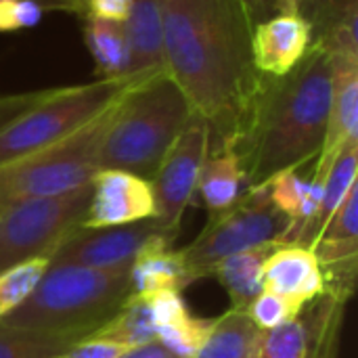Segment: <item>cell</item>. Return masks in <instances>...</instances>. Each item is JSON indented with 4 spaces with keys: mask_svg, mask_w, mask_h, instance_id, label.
<instances>
[{
    "mask_svg": "<svg viewBox=\"0 0 358 358\" xmlns=\"http://www.w3.org/2000/svg\"><path fill=\"white\" fill-rule=\"evenodd\" d=\"M164 69L212 132L210 151L235 149L262 76L252 59L248 0H159Z\"/></svg>",
    "mask_w": 358,
    "mask_h": 358,
    "instance_id": "1",
    "label": "cell"
},
{
    "mask_svg": "<svg viewBox=\"0 0 358 358\" xmlns=\"http://www.w3.org/2000/svg\"><path fill=\"white\" fill-rule=\"evenodd\" d=\"M329 103L331 61L319 40H313L304 59L287 76H262L235 147L250 187H262L279 172L300 170L317 159Z\"/></svg>",
    "mask_w": 358,
    "mask_h": 358,
    "instance_id": "2",
    "label": "cell"
},
{
    "mask_svg": "<svg viewBox=\"0 0 358 358\" xmlns=\"http://www.w3.org/2000/svg\"><path fill=\"white\" fill-rule=\"evenodd\" d=\"M193 115L189 99L166 71L136 82L115 103L101 147V170L151 180Z\"/></svg>",
    "mask_w": 358,
    "mask_h": 358,
    "instance_id": "3",
    "label": "cell"
},
{
    "mask_svg": "<svg viewBox=\"0 0 358 358\" xmlns=\"http://www.w3.org/2000/svg\"><path fill=\"white\" fill-rule=\"evenodd\" d=\"M130 296V266L50 264L29 298L0 325L46 331H96Z\"/></svg>",
    "mask_w": 358,
    "mask_h": 358,
    "instance_id": "4",
    "label": "cell"
},
{
    "mask_svg": "<svg viewBox=\"0 0 358 358\" xmlns=\"http://www.w3.org/2000/svg\"><path fill=\"white\" fill-rule=\"evenodd\" d=\"M115 103L63 141L2 166L0 203L57 197L88 187L101 170V147L111 124Z\"/></svg>",
    "mask_w": 358,
    "mask_h": 358,
    "instance_id": "5",
    "label": "cell"
},
{
    "mask_svg": "<svg viewBox=\"0 0 358 358\" xmlns=\"http://www.w3.org/2000/svg\"><path fill=\"white\" fill-rule=\"evenodd\" d=\"M134 78H99L88 84L50 88L48 94L0 130V168L78 132L111 107Z\"/></svg>",
    "mask_w": 358,
    "mask_h": 358,
    "instance_id": "6",
    "label": "cell"
},
{
    "mask_svg": "<svg viewBox=\"0 0 358 358\" xmlns=\"http://www.w3.org/2000/svg\"><path fill=\"white\" fill-rule=\"evenodd\" d=\"M287 218L273 206L266 185L250 187L229 210L208 216L203 231L180 250L191 283L212 277L216 264L239 252L279 245Z\"/></svg>",
    "mask_w": 358,
    "mask_h": 358,
    "instance_id": "7",
    "label": "cell"
},
{
    "mask_svg": "<svg viewBox=\"0 0 358 358\" xmlns=\"http://www.w3.org/2000/svg\"><path fill=\"white\" fill-rule=\"evenodd\" d=\"M90 185L67 195L4 203L0 210V273L31 258L48 256L82 224Z\"/></svg>",
    "mask_w": 358,
    "mask_h": 358,
    "instance_id": "8",
    "label": "cell"
},
{
    "mask_svg": "<svg viewBox=\"0 0 358 358\" xmlns=\"http://www.w3.org/2000/svg\"><path fill=\"white\" fill-rule=\"evenodd\" d=\"M210 145L212 132L208 122L199 115H193L151 178L155 195L153 220L174 237L178 235L185 210L195 195L197 178L210 153Z\"/></svg>",
    "mask_w": 358,
    "mask_h": 358,
    "instance_id": "9",
    "label": "cell"
},
{
    "mask_svg": "<svg viewBox=\"0 0 358 358\" xmlns=\"http://www.w3.org/2000/svg\"><path fill=\"white\" fill-rule=\"evenodd\" d=\"M153 218L109 229L76 227L50 254V264H76L88 268H120L157 241H174Z\"/></svg>",
    "mask_w": 358,
    "mask_h": 358,
    "instance_id": "10",
    "label": "cell"
},
{
    "mask_svg": "<svg viewBox=\"0 0 358 358\" xmlns=\"http://www.w3.org/2000/svg\"><path fill=\"white\" fill-rule=\"evenodd\" d=\"M346 304L323 294L302 313L260 334L254 358H338Z\"/></svg>",
    "mask_w": 358,
    "mask_h": 358,
    "instance_id": "11",
    "label": "cell"
},
{
    "mask_svg": "<svg viewBox=\"0 0 358 358\" xmlns=\"http://www.w3.org/2000/svg\"><path fill=\"white\" fill-rule=\"evenodd\" d=\"M151 218H155L151 180L124 170H99L90 180V199L80 227L109 229Z\"/></svg>",
    "mask_w": 358,
    "mask_h": 358,
    "instance_id": "12",
    "label": "cell"
},
{
    "mask_svg": "<svg viewBox=\"0 0 358 358\" xmlns=\"http://www.w3.org/2000/svg\"><path fill=\"white\" fill-rule=\"evenodd\" d=\"M327 52L331 61V103L323 147L313 170V176L319 178H325L329 166L350 141H358V50L327 48Z\"/></svg>",
    "mask_w": 358,
    "mask_h": 358,
    "instance_id": "13",
    "label": "cell"
},
{
    "mask_svg": "<svg viewBox=\"0 0 358 358\" xmlns=\"http://www.w3.org/2000/svg\"><path fill=\"white\" fill-rule=\"evenodd\" d=\"M315 40L313 23L304 15L277 13L254 25L252 59L260 76H287L308 52Z\"/></svg>",
    "mask_w": 358,
    "mask_h": 358,
    "instance_id": "14",
    "label": "cell"
},
{
    "mask_svg": "<svg viewBox=\"0 0 358 358\" xmlns=\"http://www.w3.org/2000/svg\"><path fill=\"white\" fill-rule=\"evenodd\" d=\"M262 289L275 292L300 306L323 296V273L315 252L308 245H275L262 266Z\"/></svg>",
    "mask_w": 358,
    "mask_h": 358,
    "instance_id": "15",
    "label": "cell"
},
{
    "mask_svg": "<svg viewBox=\"0 0 358 358\" xmlns=\"http://www.w3.org/2000/svg\"><path fill=\"white\" fill-rule=\"evenodd\" d=\"M124 29L130 46V76L136 80H147L159 71H166L159 0H132Z\"/></svg>",
    "mask_w": 358,
    "mask_h": 358,
    "instance_id": "16",
    "label": "cell"
},
{
    "mask_svg": "<svg viewBox=\"0 0 358 358\" xmlns=\"http://www.w3.org/2000/svg\"><path fill=\"white\" fill-rule=\"evenodd\" d=\"M191 285L180 250L172 241H157L145 248L130 264V294L153 296L159 292H182Z\"/></svg>",
    "mask_w": 358,
    "mask_h": 358,
    "instance_id": "17",
    "label": "cell"
},
{
    "mask_svg": "<svg viewBox=\"0 0 358 358\" xmlns=\"http://www.w3.org/2000/svg\"><path fill=\"white\" fill-rule=\"evenodd\" d=\"M248 189V176L235 149L224 147L208 153L197 178L195 193L201 197L210 216H216L235 206Z\"/></svg>",
    "mask_w": 358,
    "mask_h": 358,
    "instance_id": "18",
    "label": "cell"
},
{
    "mask_svg": "<svg viewBox=\"0 0 358 358\" xmlns=\"http://www.w3.org/2000/svg\"><path fill=\"white\" fill-rule=\"evenodd\" d=\"M84 40L96 65L99 78H132L130 76V46L124 23L84 15ZM136 80V78H134ZM143 82V80H141Z\"/></svg>",
    "mask_w": 358,
    "mask_h": 358,
    "instance_id": "19",
    "label": "cell"
},
{
    "mask_svg": "<svg viewBox=\"0 0 358 358\" xmlns=\"http://www.w3.org/2000/svg\"><path fill=\"white\" fill-rule=\"evenodd\" d=\"M273 248L275 245H264V248L239 252L216 264L212 277H216L224 287V292L229 294L233 310L245 313L250 302L262 292V266Z\"/></svg>",
    "mask_w": 358,
    "mask_h": 358,
    "instance_id": "20",
    "label": "cell"
},
{
    "mask_svg": "<svg viewBox=\"0 0 358 358\" xmlns=\"http://www.w3.org/2000/svg\"><path fill=\"white\" fill-rule=\"evenodd\" d=\"M260 329L243 310H229L214 319V327L195 358H254Z\"/></svg>",
    "mask_w": 358,
    "mask_h": 358,
    "instance_id": "21",
    "label": "cell"
},
{
    "mask_svg": "<svg viewBox=\"0 0 358 358\" xmlns=\"http://www.w3.org/2000/svg\"><path fill=\"white\" fill-rule=\"evenodd\" d=\"M88 336L86 331H46L0 325V358H57Z\"/></svg>",
    "mask_w": 358,
    "mask_h": 358,
    "instance_id": "22",
    "label": "cell"
},
{
    "mask_svg": "<svg viewBox=\"0 0 358 358\" xmlns=\"http://www.w3.org/2000/svg\"><path fill=\"white\" fill-rule=\"evenodd\" d=\"M357 170L358 141H350L338 153V157L334 159V164L329 166V170H327V174L323 178V199H321L319 214H317V218H315V222L310 227V233H308V241H306L308 248L319 239V235L329 224L331 216L344 203L348 193L357 187Z\"/></svg>",
    "mask_w": 358,
    "mask_h": 358,
    "instance_id": "23",
    "label": "cell"
},
{
    "mask_svg": "<svg viewBox=\"0 0 358 358\" xmlns=\"http://www.w3.org/2000/svg\"><path fill=\"white\" fill-rule=\"evenodd\" d=\"M90 336L122 344L126 348H138L155 342L157 331L151 319L147 298L130 294L128 300L120 306V310Z\"/></svg>",
    "mask_w": 358,
    "mask_h": 358,
    "instance_id": "24",
    "label": "cell"
},
{
    "mask_svg": "<svg viewBox=\"0 0 358 358\" xmlns=\"http://www.w3.org/2000/svg\"><path fill=\"white\" fill-rule=\"evenodd\" d=\"M214 327V319L197 317L185 310L180 317L157 329V344H162L170 355L176 358H195L201 350Z\"/></svg>",
    "mask_w": 358,
    "mask_h": 358,
    "instance_id": "25",
    "label": "cell"
},
{
    "mask_svg": "<svg viewBox=\"0 0 358 358\" xmlns=\"http://www.w3.org/2000/svg\"><path fill=\"white\" fill-rule=\"evenodd\" d=\"M48 266L50 258L40 256L0 273V321L29 298Z\"/></svg>",
    "mask_w": 358,
    "mask_h": 358,
    "instance_id": "26",
    "label": "cell"
},
{
    "mask_svg": "<svg viewBox=\"0 0 358 358\" xmlns=\"http://www.w3.org/2000/svg\"><path fill=\"white\" fill-rule=\"evenodd\" d=\"M304 306L275 294L268 289H262L245 308V315L250 317V321L260 329V331H271L292 319H296L302 313Z\"/></svg>",
    "mask_w": 358,
    "mask_h": 358,
    "instance_id": "27",
    "label": "cell"
},
{
    "mask_svg": "<svg viewBox=\"0 0 358 358\" xmlns=\"http://www.w3.org/2000/svg\"><path fill=\"white\" fill-rule=\"evenodd\" d=\"M44 13L42 0H0V31L29 29L42 21Z\"/></svg>",
    "mask_w": 358,
    "mask_h": 358,
    "instance_id": "28",
    "label": "cell"
},
{
    "mask_svg": "<svg viewBox=\"0 0 358 358\" xmlns=\"http://www.w3.org/2000/svg\"><path fill=\"white\" fill-rule=\"evenodd\" d=\"M130 348H126L122 344L88 336V338L80 340L78 344H73L69 350H65L63 355H59L57 358H120Z\"/></svg>",
    "mask_w": 358,
    "mask_h": 358,
    "instance_id": "29",
    "label": "cell"
},
{
    "mask_svg": "<svg viewBox=\"0 0 358 358\" xmlns=\"http://www.w3.org/2000/svg\"><path fill=\"white\" fill-rule=\"evenodd\" d=\"M48 90H50V88L0 96V130H4V128H6L10 122H15L21 113H25L29 107H34L38 101H42V99L48 94Z\"/></svg>",
    "mask_w": 358,
    "mask_h": 358,
    "instance_id": "30",
    "label": "cell"
},
{
    "mask_svg": "<svg viewBox=\"0 0 358 358\" xmlns=\"http://www.w3.org/2000/svg\"><path fill=\"white\" fill-rule=\"evenodd\" d=\"M132 0H84L86 15L107 19V21H117L124 23L128 13H130Z\"/></svg>",
    "mask_w": 358,
    "mask_h": 358,
    "instance_id": "31",
    "label": "cell"
},
{
    "mask_svg": "<svg viewBox=\"0 0 358 358\" xmlns=\"http://www.w3.org/2000/svg\"><path fill=\"white\" fill-rule=\"evenodd\" d=\"M317 4H319V0H277L275 10L277 13H296V15H304L306 19H310Z\"/></svg>",
    "mask_w": 358,
    "mask_h": 358,
    "instance_id": "32",
    "label": "cell"
},
{
    "mask_svg": "<svg viewBox=\"0 0 358 358\" xmlns=\"http://www.w3.org/2000/svg\"><path fill=\"white\" fill-rule=\"evenodd\" d=\"M120 358H176V357H174V355H170L162 344L151 342V344H145V346H138V348H130L128 352H124Z\"/></svg>",
    "mask_w": 358,
    "mask_h": 358,
    "instance_id": "33",
    "label": "cell"
},
{
    "mask_svg": "<svg viewBox=\"0 0 358 358\" xmlns=\"http://www.w3.org/2000/svg\"><path fill=\"white\" fill-rule=\"evenodd\" d=\"M57 6H59V8H63V10L76 13V15H86L84 0H57Z\"/></svg>",
    "mask_w": 358,
    "mask_h": 358,
    "instance_id": "34",
    "label": "cell"
},
{
    "mask_svg": "<svg viewBox=\"0 0 358 358\" xmlns=\"http://www.w3.org/2000/svg\"><path fill=\"white\" fill-rule=\"evenodd\" d=\"M250 4L254 6V10H256V4H258V0H250Z\"/></svg>",
    "mask_w": 358,
    "mask_h": 358,
    "instance_id": "35",
    "label": "cell"
},
{
    "mask_svg": "<svg viewBox=\"0 0 358 358\" xmlns=\"http://www.w3.org/2000/svg\"><path fill=\"white\" fill-rule=\"evenodd\" d=\"M2 206H4V203H0V210H2Z\"/></svg>",
    "mask_w": 358,
    "mask_h": 358,
    "instance_id": "36",
    "label": "cell"
},
{
    "mask_svg": "<svg viewBox=\"0 0 358 358\" xmlns=\"http://www.w3.org/2000/svg\"><path fill=\"white\" fill-rule=\"evenodd\" d=\"M248 2H250V0H248Z\"/></svg>",
    "mask_w": 358,
    "mask_h": 358,
    "instance_id": "37",
    "label": "cell"
}]
</instances>
